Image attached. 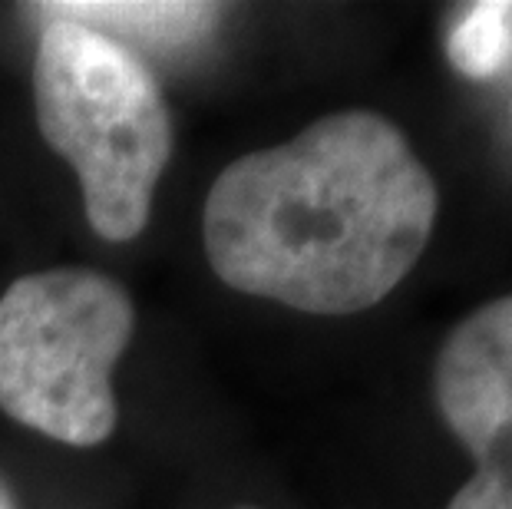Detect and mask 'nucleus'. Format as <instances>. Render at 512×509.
Returning <instances> with one entry per match:
<instances>
[{
  "label": "nucleus",
  "mask_w": 512,
  "mask_h": 509,
  "mask_svg": "<svg viewBox=\"0 0 512 509\" xmlns=\"http://www.w3.org/2000/svg\"><path fill=\"white\" fill-rule=\"evenodd\" d=\"M0 509H14V500H10V493H7L4 483H0Z\"/></svg>",
  "instance_id": "obj_7"
},
{
  "label": "nucleus",
  "mask_w": 512,
  "mask_h": 509,
  "mask_svg": "<svg viewBox=\"0 0 512 509\" xmlns=\"http://www.w3.org/2000/svg\"><path fill=\"white\" fill-rule=\"evenodd\" d=\"M50 20L116 34H129L156 43H192L202 40L219 20V7L212 4H152V0H129V4H47Z\"/></svg>",
  "instance_id": "obj_5"
},
{
  "label": "nucleus",
  "mask_w": 512,
  "mask_h": 509,
  "mask_svg": "<svg viewBox=\"0 0 512 509\" xmlns=\"http://www.w3.org/2000/svg\"><path fill=\"white\" fill-rule=\"evenodd\" d=\"M133 338V301L116 278L57 268L0 295V407L73 447L116 427L113 367Z\"/></svg>",
  "instance_id": "obj_3"
},
{
  "label": "nucleus",
  "mask_w": 512,
  "mask_h": 509,
  "mask_svg": "<svg viewBox=\"0 0 512 509\" xmlns=\"http://www.w3.org/2000/svg\"><path fill=\"white\" fill-rule=\"evenodd\" d=\"M512 50V7L476 4L460 24L450 30L446 53L453 67L473 80L496 77L506 67Z\"/></svg>",
  "instance_id": "obj_6"
},
{
  "label": "nucleus",
  "mask_w": 512,
  "mask_h": 509,
  "mask_svg": "<svg viewBox=\"0 0 512 509\" xmlns=\"http://www.w3.org/2000/svg\"><path fill=\"white\" fill-rule=\"evenodd\" d=\"M205 252L228 288L308 314L394 291L437 222V186L377 113H334L235 159L205 199Z\"/></svg>",
  "instance_id": "obj_1"
},
{
  "label": "nucleus",
  "mask_w": 512,
  "mask_h": 509,
  "mask_svg": "<svg viewBox=\"0 0 512 509\" xmlns=\"http://www.w3.org/2000/svg\"><path fill=\"white\" fill-rule=\"evenodd\" d=\"M433 381L443 420L476 460L446 509H512V295L456 324Z\"/></svg>",
  "instance_id": "obj_4"
},
{
  "label": "nucleus",
  "mask_w": 512,
  "mask_h": 509,
  "mask_svg": "<svg viewBox=\"0 0 512 509\" xmlns=\"http://www.w3.org/2000/svg\"><path fill=\"white\" fill-rule=\"evenodd\" d=\"M34 100L43 139L80 176L96 235L136 238L172 156V116L149 70L100 30L47 20Z\"/></svg>",
  "instance_id": "obj_2"
}]
</instances>
